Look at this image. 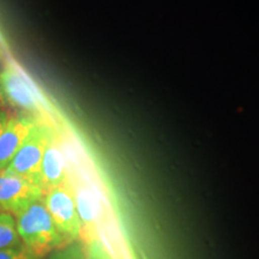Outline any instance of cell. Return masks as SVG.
<instances>
[{"label": "cell", "mask_w": 259, "mask_h": 259, "mask_svg": "<svg viewBox=\"0 0 259 259\" xmlns=\"http://www.w3.org/2000/svg\"><path fill=\"white\" fill-rule=\"evenodd\" d=\"M0 100L24 115L50 121L48 107L24 72L8 59L0 69Z\"/></svg>", "instance_id": "obj_2"}, {"label": "cell", "mask_w": 259, "mask_h": 259, "mask_svg": "<svg viewBox=\"0 0 259 259\" xmlns=\"http://www.w3.org/2000/svg\"><path fill=\"white\" fill-rule=\"evenodd\" d=\"M10 116L6 114L5 112H0V134H2L3 128H4V126L6 125V122H8Z\"/></svg>", "instance_id": "obj_12"}, {"label": "cell", "mask_w": 259, "mask_h": 259, "mask_svg": "<svg viewBox=\"0 0 259 259\" xmlns=\"http://www.w3.org/2000/svg\"><path fill=\"white\" fill-rule=\"evenodd\" d=\"M22 245L16 228L15 218L5 211H0V250Z\"/></svg>", "instance_id": "obj_8"}, {"label": "cell", "mask_w": 259, "mask_h": 259, "mask_svg": "<svg viewBox=\"0 0 259 259\" xmlns=\"http://www.w3.org/2000/svg\"><path fill=\"white\" fill-rule=\"evenodd\" d=\"M56 130L57 128L51 121L38 120L28 137L25 138L17 154L10 162L8 168L3 171L25 178L40 185L42 157H44L48 142Z\"/></svg>", "instance_id": "obj_3"}, {"label": "cell", "mask_w": 259, "mask_h": 259, "mask_svg": "<svg viewBox=\"0 0 259 259\" xmlns=\"http://www.w3.org/2000/svg\"><path fill=\"white\" fill-rule=\"evenodd\" d=\"M50 259H85V254L79 242H73L53 252Z\"/></svg>", "instance_id": "obj_9"}, {"label": "cell", "mask_w": 259, "mask_h": 259, "mask_svg": "<svg viewBox=\"0 0 259 259\" xmlns=\"http://www.w3.org/2000/svg\"><path fill=\"white\" fill-rule=\"evenodd\" d=\"M70 181L69 166L65 148L61 143L57 130L48 142L40 168V185L42 190L60 186Z\"/></svg>", "instance_id": "obj_6"}, {"label": "cell", "mask_w": 259, "mask_h": 259, "mask_svg": "<svg viewBox=\"0 0 259 259\" xmlns=\"http://www.w3.org/2000/svg\"><path fill=\"white\" fill-rule=\"evenodd\" d=\"M44 203L57 228L70 244L82 240L83 223L80 221L73 187L70 181L47 190L44 196Z\"/></svg>", "instance_id": "obj_4"}, {"label": "cell", "mask_w": 259, "mask_h": 259, "mask_svg": "<svg viewBox=\"0 0 259 259\" xmlns=\"http://www.w3.org/2000/svg\"><path fill=\"white\" fill-rule=\"evenodd\" d=\"M8 53H6L5 46L2 41H0V65H4L8 61Z\"/></svg>", "instance_id": "obj_11"}, {"label": "cell", "mask_w": 259, "mask_h": 259, "mask_svg": "<svg viewBox=\"0 0 259 259\" xmlns=\"http://www.w3.org/2000/svg\"><path fill=\"white\" fill-rule=\"evenodd\" d=\"M38 119L19 114L9 118L0 134V171L5 170Z\"/></svg>", "instance_id": "obj_7"}, {"label": "cell", "mask_w": 259, "mask_h": 259, "mask_svg": "<svg viewBox=\"0 0 259 259\" xmlns=\"http://www.w3.org/2000/svg\"><path fill=\"white\" fill-rule=\"evenodd\" d=\"M0 259H42L24 245L0 250Z\"/></svg>", "instance_id": "obj_10"}, {"label": "cell", "mask_w": 259, "mask_h": 259, "mask_svg": "<svg viewBox=\"0 0 259 259\" xmlns=\"http://www.w3.org/2000/svg\"><path fill=\"white\" fill-rule=\"evenodd\" d=\"M15 221L22 245L42 259L70 245L52 220L44 199L30 204Z\"/></svg>", "instance_id": "obj_1"}, {"label": "cell", "mask_w": 259, "mask_h": 259, "mask_svg": "<svg viewBox=\"0 0 259 259\" xmlns=\"http://www.w3.org/2000/svg\"><path fill=\"white\" fill-rule=\"evenodd\" d=\"M45 191L34 181L0 171V208L14 218L36 200L44 199Z\"/></svg>", "instance_id": "obj_5"}]
</instances>
